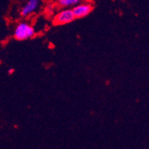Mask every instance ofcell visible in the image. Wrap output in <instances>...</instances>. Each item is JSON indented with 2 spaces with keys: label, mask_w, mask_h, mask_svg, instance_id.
<instances>
[{
  "label": "cell",
  "mask_w": 149,
  "mask_h": 149,
  "mask_svg": "<svg viewBox=\"0 0 149 149\" xmlns=\"http://www.w3.org/2000/svg\"><path fill=\"white\" fill-rule=\"evenodd\" d=\"M35 35V30L32 25L27 22H20L14 31V38L19 41L29 40Z\"/></svg>",
  "instance_id": "1"
},
{
  "label": "cell",
  "mask_w": 149,
  "mask_h": 149,
  "mask_svg": "<svg viewBox=\"0 0 149 149\" xmlns=\"http://www.w3.org/2000/svg\"><path fill=\"white\" fill-rule=\"evenodd\" d=\"M75 19L72 10L65 9L55 15L53 19V23L55 25H63L72 22Z\"/></svg>",
  "instance_id": "2"
},
{
  "label": "cell",
  "mask_w": 149,
  "mask_h": 149,
  "mask_svg": "<svg viewBox=\"0 0 149 149\" xmlns=\"http://www.w3.org/2000/svg\"><path fill=\"white\" fill-rule=\"evenodd\" d=\"M93 10V7L90 4H77L74 5L72 12L75 19H81L86 17Z\"/></svg>",
  "instance_id": "3"
},
{
  "label": "cell",
  "mask_w": 149,
  "mask_h": 149,
  "mask_svg": "<svg viewBox=\"0 0 149 149\" xmlns=\"http://www.w3.org/2000/svg\"><path fill=\"white\" fill-rule=\"evenodd\" d=\"M40 0H28L27 3L22 8L20 15L22 17H27L37 10L40 5Z\"/></svg>",
  "instance_id": "4"
},
{
  "label": "cell",
  "mask_w": 149,
  "mask_h": 149,
  "mask_svg": "<svg viewBox=\"0 0 149 149\" xmlns=\"http://www.w3.org/2000/svg\"><path fill=\"white\" fill-rule=\"evenodd\" d=\"M81 0H58V5L62 8L74 6L80 2Z\"/></svg>",
  "instance_id": "5"
},
{
  "label": "cell",
  "mask_w": 149,
  "mask_h": 149,
  "mask_svg": "<svg viewBox=\"0 0 149 149\" xmlns=\"http://www.w3.org/2000/svg\"><path fill=\"white\" fill-rule=\"evenodd\" d=\"M8 72L9 75H12V74H13V73L15 72V69L14 68H10L8 70Z\"/></svg>",
  "instance_id": "6"
}]
</instances>
